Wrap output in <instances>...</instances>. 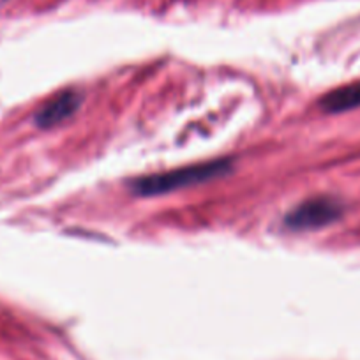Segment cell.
Listing matches in <instances>:
<instances>
[{"label": "cell", "mask_w": 360, "mask_h": 360, "mask_svg": "<svg viewBox=\"0 0 360 360\" xmlns=\"http://www.w3.org/2000/svg\"><path fill=\"white\" fill-rule=\"evenodd\" d=\"M320 108L325 113H345L360 108V79L327 92L320 99Z\"/></svg>", "instance_id": "277c9868"}, {"label": "cell", "mask_w": 360, "mask_h": 360, "mask_svg": "<svg viewBox=\"0 0 360 360\" xmlns=\"http://www.w3.org/2000/svg\"><path fill=\"white\" fill-rule=\"evenodd\" d=\"M342 212H345V207L341 202L327 198V196H320V198H311L297 205L285 217V224L290 230L295 231L318 230V228L335 223L342 216Z\"/></svg>", "instance_id": "7a4b0ae2"}, {"label": "cell", "mask_w": 360, "mask_h": 360, "mask_svg": "<svg viewBox=\"0 0 360 360\" xmlns=\"http://www.w3.org/2000/svg\"><path fill=\"white\" fill-rule=\"evenodd\" d=\"M230 172V159H214V161L200 162V165L186 166V168L140 176V179L131 182V191L136 196H145V198L147 196H161L166 193L176 191V189L203 184V182H209V180L223 176Z\"/></svg>", "instance_id": "6da1fadb"}, {"label": "cell", "mask_w": 360, "mask_h": 360, "mask_svg": "<svg viewBox=\"0 0 360 360\" xmlns=\"http://www.w3.org/2000/svg\"><path fill=\"white\" fill-rule=\"evenodd\" d=\"M79 103H82V94H79L78 90H64V92L57 94L55 98H51L48 103H44L37 110L34 120L43 129L58 126V124L64 122L65 119H69L78 110Z\"/></svg>", "instance_id": "3957f363"}]
</instances>
